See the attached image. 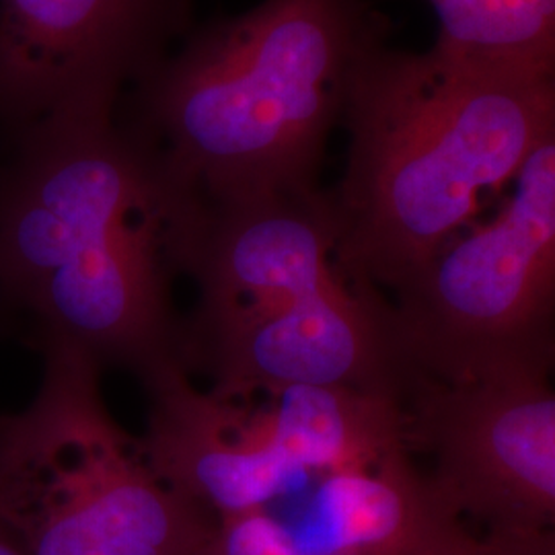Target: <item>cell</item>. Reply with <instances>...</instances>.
<instances>
[{"label":"cell","instance_id":"6da1fadb","mask_svg":"<svg viewBox=\"0 0 555 555\" xmlns=\"http://www.w3.org/2000/svg\"><path fill=\"white\" fill-rule=\"evenodd\" d=\"M119 103L68 107L27 130L0 188V291L36 315L40 339L142 380L179 360V199Z\"/></svg>","mask_w":555,"mask_h":555},{"label":"cell","instance_id":"7a4b0ae2","mask_svg":"<svg viewBox=\"0 0 555 555\" xmlns=\"http://www.w3.org/2000/svg\"><path fill=\"white\" fill-rule=\"evenodd\" d=\"M341 126L348 160L327 192L337 263L396 295L554 139L555 66L383 41L358 66Z\"/></svg>","mask_w":555,"mask_h":555},{"label":"cell","instance_id":"3957f363","mask_svg":"<svg viewBox=\"0 0 555 555\" xmlns=\"http://www.w3.org/2000/svg\"><path fill=\"white\" fill-rule=\"evenodd\" d=\"M387 36L369 0H263L157 60L121 119L190 202L318 192L358 66Z\"/></svg>","mask_w":555,"mask_h":555},{"label":"cell","instance_id":"277c9868","mask_svg":"<svg viewBox=\"0 0 555 555\" xmlns=\"http://www.w3.org/2000/svg\"><path fill=\"white\" fill-rule=\"evenodd\" d=\"M327 192L237 204L185 199L171 233L176 274L198 302L179 362L208 393L243 401L288 387H346L403 401L391 305L337 263Z\"/></svg>","mask_w":555,"mask_h":555},{"label":"cell","instance_id":"5b68a950","mask_svg":"<svg viewBox=\"0 0 555 555\" xmlns=\"http://www.w3.org/2000/svg\"><path fill=\"white\" fill-rule=\"evenodd\" d=\"M38 348V393L0 416V525L23 555L210 554L217 522L119 428L100 366L60 339Z\"/></svg>","mask_w":555,"mask_h":555},{"label":"cell","instance_id":"8992f818","mask_svg":"<svg viewBox=\"0 0 555 555\" xmlns=\"http://www.w3.org/2000/svg\"><path fill=\"white\" fill-rule=\"evenodd\" d=\"M142 383L151 399L142 455L215 522L270 506L321 474L375 461L403 440L399 401L375 391L300 385L251 410L198 389L178 360Z\"/></svg>","mask_w":555,"mask_h":555},{"label":"cell","instance_id":"52a82bcc","mask_svg":"<svg viewBox=\"0 0 555 555\" xmlns=\"http://www.w3.org/2000/svg\"><path fill=\"white\" fill-rule=\"evenodd\" d=\"M511 185L494 219L456 235L389 302L405 380L554 371L555 137Z\"/></svg>","mask_w":555,"mask_h":555},{"label":"cell","instance_id":"ba28073f","mask_svg":"<svg viewBox=\"0 0 555 555\" xmlns=\"http://www.w3.org/2000/svg\"><path fill=\"white\" fill-rule=\"evenodd\" d=\"M403 416L408 447L433 456L426 476L463 522L476 520L483 531H554L552 371L515 369L455 383L410 377Z\"/></svg>","mask_w":555,"mask_h":555},{"label":"cell","instance_id":"9c48e42d","mask_svg":"<svg viewBox=\"0 0 555 555\" xmlns=\"http://www.w3.org/2000/svg\"><path fill=\"white\" fill-rule=\"evenodd\" d=\"M185 21L188 0H0V118L121 101Z\"/></svg>","mask_w":555,"mask_h":555},{"label":"cell","instance_id":"30bf717a","mask_svg":"<svg viewBox=\"0 0 555 555\" xmlns=\"http://www.w3.org/2000/svg\"><path fill=\"white\" fill-rule=\"evenodd\" d=\"M472 537L399 447L220 520L208 555H461Z\"/></svg>","mask_w":555,"mask_h":555},{"label":"cell","instance_id":"8fae6325","mask_svg":"<svg viewBox=\"0 0 555 555\" xmlns=\"http://www.w3.org/2000/svg\"><path fill=\"white\" fill-rule=\"evenodd\" d=\"M438 46L474 56L555 66V0H428Z\"/></svg>","mask_w":555,"mask_h":555},{"label":"cell","instance_id":"7c38bea8","mask_svg":"<svg viewBox=\"0 0 555 555\" xmlns=\"http://www.w3.org/2000/svg\"><path fill=\"white\" fill-rule=\"evenodd\" d=\"M461 555H555L554 531L474 533Z\"/></svg>","mask_w":555,"mask_h":555},{"label":"cell","instance_id":"4fadbf2b","mask_svg":"<svg viewBox=\"0 0 555 555\" xmlns=\"http://www.w3.org/2000/svg\"><path fill=\"white\" fill-rule=\"evenodd\" d=\"M0 555H23L11 533L0 525Z\"/></svg>","mask_w":555,"mask_h":555}]
</instances>
